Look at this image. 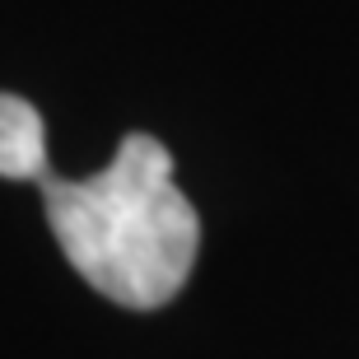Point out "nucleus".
<instances>
[{
	"label": "nucleus",
	"mask_w": 359,
	"mask_h": 359,
	"mask_svg": "<svg viewBox=\"0 0 359 359\" xmlns=\"http://www.w3.org/2000/svg\"><path fill=\"white\" fill-rule=\"evenodd\" d=\"M42 205L70 266L112 304L159 308L191 276L201 219L154 135L131 131L98 177H42Z\"/></svg>",
	"instance_id": "f257e3e1"
},
{
	"label": "nucleus",
	"mask_w": 359,
	"mask_h": 359,
	"mask_svg": "<svg viewBox=\"0 0 359 359\" xmlns=\"http://www.w3.org/2000/svg\"><path fill=\"white\" fill-rule=\"evenodd\" d=\"M0 177H52L42 117L19 93H0Z\"/></svg>",
	"instance_id": "f03ea898"
}]
</instances>
